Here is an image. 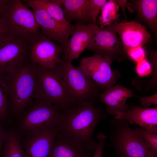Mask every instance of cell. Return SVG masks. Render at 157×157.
Instances as JSON below:
<instances>
[{"label":"cell","instance_id":"6da1fadb","mask_svg":"<svg viewBox=\"0 0 157 157\" xmlns=\"http://www.w3.org/2000/svg\"><path fill=\"white\" fill-rule=\"evenodd\" d=\"M95 98L75 107L63 108L59 124L61 131L82 143L90 151L96 148L97 143L93 140V133L105 116L102 107L95 106Z\"/></svg>","mask_w":157,"mask_h":157},{"label":"cell","instance_id":"7a4b0ae2","mask_svg":"<svg viewBox=\"0 0 157 157\" xmlns=\"http://www.w3.org/2000/svg\"><path fill=\"white\" fill-rule=\"evenodd\" d=\"M36 65L25 58L19 65L5 74L13 111L19 114L34 99L36 83Z\"/></svg>","mask_w":157,"mask_h":157},{"label":"cell","instance_id":"3957f363","mask_svg":"<svg viewBox=\"0 0 157 157\" xmlns=\"http://www.w3.org/2000/svg\"><path fill=\"white\" fill-rule=\"evenodd\" d=\"M1 18L5 26L6 36L31 44L43 34L33 10L22 1L8 0Z\"/></svg>","mask_w":157,"mask_h":157},{"label":"cell","instance_id":"277c9868","mask_svg":"<svg viewBox=\"0 0 157 157\" xmlns=\"http://www.w3.org/2000/svg\"><path fill=\"white\" fill-rule=\"evenodd\" d=\"M36 75L34 99L46 100L62 108L78 105L64 82L58 65L48 69L36 65Z\"/></svg>","mask_w":157,"mask_h":157},{"label":"cell","instance_id":"5b68a950","mask_svg":"<svg viewBox=\"0 0 157 157\" xmlns=\"http://www.w3.org/2000/svg\"><path fill=\"white\" fill-rule=\"evenodd\" d=\"M110 144L119 157H153L157 154L147 146L135 129L126 121L116 119L110 122Z\"/></svg>","mask_w":157,"mask_h":157},{"label":"cell","instance_id":"8992f818","mask_svg":"<svg viewBox=\"0 0 157 157\" xmlns=\"http://www.w3.org/2000/svg\"><path fill=\"white\" fill-rule=\"evenodd\" d=\"M21 118L22 130L28 136L59 124L63 108L46 100L34 99Z\"/></svg>","mask_w":157,"mask_h":157},{"label":"cell","instance_id":"52a82bcc","mask_svg":"<svg viewBox=\"0 0 157 157\" xmlns=\"http://www.w3.org/2000/svg\"><path fill=\"white\" fill-rule=\"evenodd\" d=\"M63 79L78 104L92 98H95L100 88L79 66L62 59L58 65Z\"/></svg>","mask_w":157,"mask_h":157},{"label":"cell","instance_id":"ba28073f","mask_svg":"<svg viewBox=\"0 0 157 157\" xmlns=\"http://www.w3.org/2000/svg\"><path fill=\"white\" fill-rule=\"evenodd\" d=\"M112 63L105 57L95 53L83 58L79 66L92 80L105 90L113 86L121 76L118 71L112 69Z\"/></svg>","mask_w":157,"mask_h":157},{"label":"cell","instance_id":"9c48e42d","mask_svg":"<svg viewBox=\"0 0 157 157\" xmlns=\"http://www.w3.org/2000/svg\"><path fill=\"white\" fill-rule=\"evenodd\" d=\"M32 9L37 23L42 33L61 46L66 47L69 37L73 33L76 24H65L53 18L43 9L33 3L31 0L24 1Z\"/></svg>","mask_w":157,"mask_h":157},{"label":"cell","instance_id":"30bf717a","mask_svg":"<svg viewBox=\"0 0 157 157\" xmlns=\"http://www.w3.org/2000/svg\"><path fill=\"white\" fill-rule=\"evenodd\" d=\"M115 22L105 28L96 25L94 34L86 49L102 56L112 62L119 58L122 52L121 43L118 37Z\"/></svg>","mask_w":157,"mask_h":157},{"label":"cell","instance_id":"8fae6325","mask_svg":"<svg viewBox=\"0 0 157 157\" xmlns=\"http://www.w3.org/2000/svg\"><path fill=\"white\" fill-rule=\"evenodd\" d=\"M31 45L5 35L0 40V74H6L20 64Z\"/></svg>","mask_w":157,"mask_h":157},{"label":"cell","instance_id":"7c38bea8","mask_svg":"<svg viewBox=\"0 0 157 157\" xmlns=\"http://www.w3.org/2000/svg\"><path fill=\"white\" fill-rule=\"evenodd\" d=\"M29 49L31 60L41 67L53 68L62 60L60 56L63 52L62 46L43 34L31 44Z\"/></svg>","mask_w":157,"mask_h":157},{"label":"cell","instance_id":"4fadbf2b","mask_svg":"<svg viewBox=\"0 0 157 157\" xmlns=\"http://www.w3.org/2000/svg\"><path fill=\"white\" fill-rule=\"evenodd\" d=\"M59 124L29 135L24 144L27 157H50L56 136L60 131Z\"/></svg>","mask_w":157,"mask_h":157},{"label":"cell","instance_id":"5bb4252c","mask_svg":"<svg viewBox=\"0 0 157 157\" xmlns=\"http://www.w3.org/2000/svg\"><path fill=\"white\" fill-rule=\"evenodd\" d=\"M96 25L77 23L72 37L63 49V59L71 62L86 48L94 34Z\"/></svg>","mask_w":157,"mask_h":157},{"label":"cell","instance_id":"9a60e30c","mask_svg":"<svg viewBox=\"0 0 157 157\" xmlns=\"http://www.w3.org/2000/svg\"><path fill=\"white\" fill-rule=\"evenodd\" d=\"M116 31L122 40L125 52L131 48L142 47L151 38V35L146 28L135 22L118 23Z\"/></svg>","mask_w":157,"mask_h":157},{"label":"cell","instance_id":"2e32d148","mask_svg":"<svg viewBox=\"0 0 157 157\" xmlns=\"http://www.w3.org/2000/svg\"><path fill=\"white\" fill-rule=\"evenodd\" d=\"M115 115V119L138 125L149 132L157 133V106L148 108L132 106L126 112L118 113Z\"/></svg>","mask_w":157,"mask_h":157},{"label":"cell","instance_id":"e0dca14e","mask_svg":"<svg viewBox=\"0 0 157 157\" xmlns=\"http://www.w3.org/2000/svg\"><path fill=\"white\" fill-rule=\"evenodd\" d=\"M101 102L105 104L108 113L113 115L124 113L129 109L127 99L135 97L132 90L120 84L113 86L98 94Z\"/></svg>","mask_w":157,"mask_h":157},{"label":"cell","instance_id":"ac0fdd59","mask_svg":"<svg viewBox=\"0 0 157 157\" xmlns=\"http://www.w3.org/2000/svg\"><path fill=\"white\" fill-rule=\"evenodd\" d=\"M82 143L60 130L58 133L50 157H91Z\"/></svg>","mask_w":157,"mask_h":157},{"label":"cell","instance_id":"d6986e66","mask_svg":"<svg viewBox=\"0 0 157 157\" xmlns=\"http://www.w3.org/2000/svg\"><path fill=\"white\" fill-rule=\"evenodd\" d=\"M90 0H62L66 19L69 23L73 21L86 24L91 22Z\"/></svg>","mask_w":157,"mask_h":157},{"label":"cell","instance_id":"ffe728a7","mask_svg":"<svg viewBox=\"0 0 157 157\" xmlns=\"http://www.w3.org/2000/svg\"><path fill=\"white\" fill-rule=\"evenodd\" d=\"M3 146L2 157H27L19 135L14 131L5 132Z\"/></svg>","mask_w":157,"mask_h":157},{"label":"cell","instance_id":"44dd1931","mask_svg":"<svg viewBox=\"0 0 157 157\" xmlns=\"http://www.w3.org/2000/svg\"><path fill=\"white\" fill-rule=\"evenodd\" d=\"M136 6L142 17L149 27L156 32L157 25V0L136 1Z\"/></svg>","mask_w":157,"mask_h":157},{"label":"cell","instance_id":"7402d4cb","mask_svg":"<svg viewBox=\"0 0 157 157\" xmlns=\"http://www.w3.org/2000/svg\"><path fill=\"white\" fill-rule=\"evenodd\" d=\"M35 4L45 10L53 18L65 24L69 23L65 17L62 5V0H31Z\"/></svg>","mask_w":157,"mask_h":157},{"label":"cell","instance_id":"603a6c76","mask_svg":"<svg viewBox=\"0 0 157 157\" xmlns=\"http://www.w3.org/2000/svg\"><path fill=\"white\" fill-rule=\"evenodd\" d=\"M119 6L115 0L107 1L101 11L99 18V27L103 28L104 27L110 25L118 22L119 15Z\"/></svg>","mask_w":157,"mask_h":157},{"label":"cell","instance_id":"cb8c5ba5","mask_svg":"<svg viewBox=\"0 0 157 157\" xmlns=\"http://www.w3.org/2000/svg\"><path fill=\"white\" fill-rule=\"evenodd\" d=\"M10 104L5 74H0V120L3 119L6 117Z\"/></svg>","mask_w":157,"mask_h":157},{"label":"cell","instance_id":"d4e9b609","mask_svg":"<svg viewBox=\"0 0 157 157\" xmlns=\"http://www.w3.org/2000/svg\"><path fill=\"white\" fill-rule=\"evenodd\" d=\"M145 142L154 152L157 154V134L149 132L142 127L135 129Z\"/></svg>","mask_w":157,"mask_h":157},{"label":"cell","instance_id":"484cf974","mask_svg":"<svg viewBox=\"0 0 157 157\" xmlns=\"http://www.w3.org/2000/svg\"><path fill=\"white\" fill-rule=\"evenodd\" d=\"M107 1L106 0H90V15L92 24L97 25V16Z\"/></svg>","mask_w":157,"mask_h":157},{"label":"cell","instance_id":"4316f807","mask_svg":"<svg viewBox=\"0 0 157 157\" xmlns=\"http://www.w3.org/2000/svg\"><path fill=\"white\" fill-rule=\"evenodd\" d=\"M135 70L138 76L140 77L147 76L151 74L152 71L151 65L146 58L137 63Z\"/></svg>","mask_w":157,"mask_h":157},{"label":"cell","instance_id":"83f0119b","mask_svg":"<svg viewBox=\"0 0 157 157\" xmlns=\"http://www.w3.org/2000/svg\"><path fill=\"white\" fill-rule=\"evenodd\" d=\"M125 52L131 59L137 63L146 58L145 52L142 47L131 48L127 49Z\"/></svg>","mask_w":157,"mask_h":157},{"label":"cell","instance_id":"f1b7e54d","mask_svg":"<svg viewBox=\"0 0 157 157\" xmlns=\"http://www.w3.org/2000/svg\"><path fill=\"white\" fill-rule=\"evenodd\" d=\"M98 140L97 146L95 152L91 157H102L103 150L104 147L106 137L105 134L102 133L99 134L97 136Z\"/></svg>","mask_w":157,"mask_h":157},{"label":"cell","instance_id":"f546056e","mask_svg":"<svg viewBox=\"0 0 157 157\" xmlns=\"http://www.w3.org/2000/svg\"><path fill=\"white\" fill-rule=\"evenodd\" d=\"M157 92L151 96L139 97L141 105L143 107H147L152 105L157 106Z\"/></svg>","mask_w":157,"mask_h":157},{"label":"cell","instance_id":"4dcf8cb0","mask_svg":"<svg viewBox=\"0 0 157 157\" xmlns=\"http://www.w3.org/2000/svg\"><path fill=\"white\" fill-rule=\"evenodd\" d=\"M6 30L5 26L3 20L0 18V40L5 35Z\"/></svg>","mask_w":157,"mask_h":157},{"label":"cell","instance_id":"1f68e13d","mask_svg":"<svg viewBox=\"0 0 157 157\" xmlns=\"http://www.w3.org/2000/svg\"><path fill=\"white\" fill-rule=\"evenodd\" d=\"M5 133V132L4 131L0 125V157L2 152V146Z\"/></svg>","mask_w":157,"mask_h":157},{"label":"cell","instance_id":"d6a6232c","mask_svg":"<svg viewBox=\"0 0 157 157\" xmlns=\"http://www.w3.org/2000/svg\"><path fill=\"white\" fill-rule=\"evenodd\" d=\"M8 0H0V18L1 16L5 5Z\"/></svg>","mask_w":157,"mask_h":157},{"label":"cell","instance_id":"836d02e7","mask_svg":"<svg viewBox=\"0 0 157 157\" xmlns=\"http://www.w3.org/2000/svg\"><path fill=\"white\" fill-rule=\"evenodd\" d=\"M157 157V156H154V157Z\"/></svg>","mask_w":157,"mask_h":157}]
</instances>
